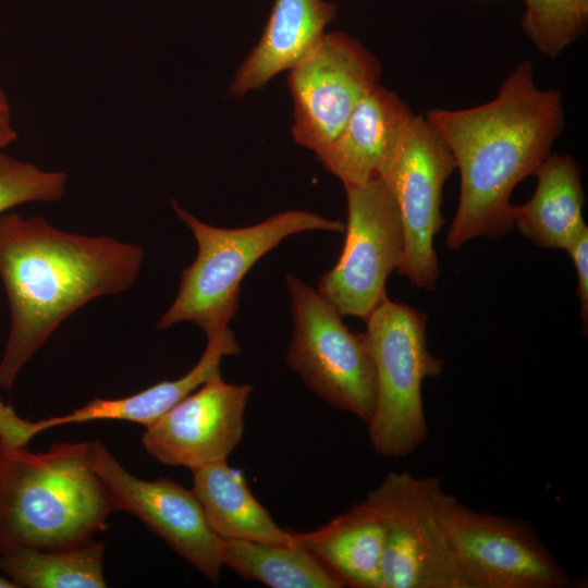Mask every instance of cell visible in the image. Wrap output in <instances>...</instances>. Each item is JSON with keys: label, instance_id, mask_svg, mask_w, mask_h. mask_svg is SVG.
<instances>
[{"label": "cell", "instance_id": "cell-1", "mask_svg": "<svg viewBox=\"0 0 588 588\" xmlns=\"http://www.w3.org/2000/svg\"><path fill=\"white\" fill-rule=\"evenodd\" d=\"M460 172V198L446 236L458 249L476 237L498 238L513 224L511 194L535 175L565 125L562 94L540 89L530 61L518 63L482 105L424 114Z\"/></svg>", "mask_w": 588, "mask_h": 588}, {"label": "cell", "instance_id": "cell-2", "mask_svg": "<svg viewBox=\"0 0 588 588\" xmlns=\"http://www.w3.org/2000/svg\"><path fill=\"white\" fill-rule=\"evenodd\" d=\"M142 247L111 236L62 231L45 218L0 215V278L10 331L0 387L10 391L24 366L69 316L88 302L132 287Z\"/></svg>", "mask_w": 588, "mask_h": 588}, {"label": "cell", "instance_id": "cell-3", "mask_svg": "<svg viewBox=\"0 0 588 588\" xmlns=\"http://www.w3.org/2000/svg\"><path fill=\"white\" fill-rule=\"evenodd\" d=\"M89 453L90 442L34 453L0 439V554L72 547L107 529L115 507Z\"/></svg>", "mask_w": 588, "mask_h": 588}, {"label": "cell", "instance_id": "cell-4", "mask_svg": "<svg viewBox=\"0 0 588 588\" xmlns=\"http://www.w3.org/2000/svg\"><path fill=\"white\" fill-rule=\"evenodd\" d=\"M171 205L192 231L198 249L193 264L182 271L176 296L157 328L163 330L191 321L207 339L229 328L237 313L243 278L282 240L308 230L345 231L340 220L305 210H286L254 225L223 229L200 221L175 200Z\"/></svg>", "mask_w": 588, "mask_h": 588}, {"label": "cell", "instance_id": "cell-5", "mask_svg": "<svg viewBox=\"0 0 588 588\" xmlns=\"http://www.w3.org/2000/svg\"><path fill=\"white\" fill-rule=\"evenodd\" d=\"M365 322L376 376L369 442L381 456L405 457L428 437L421 384L444 362L428 348L427 314L409 305L387 299Z\"/></svg>", "mask_w": 588, "mask_h": 588}, {"label": "cell", "instance_id": "cell-6", "mask_svg": "<svg viewBox=\"0 0 588 588\" xmlns=\"http://www.w3.org/2000/svg\"><path fill=\"white\" fill-rule=\"evenodd\" d=\"M293 316L286 364L307 388L333 409L366 425L376 403V376L366 333H354L317 290L285 275Z\"/></svg>", "mask_w": 588, "mask_h": 588}, {"label": "cell", "instance_id": "cell-7", "mask_svg": "<svg viewBox=\"0 0 588 588\" xmlns=\"http://www.w3.org/2000/svg\"><path fill=\"white\" fill-rule=\"evenodd\" d=\"M441 526L465 588H563L568 575L526 520L442 494Z\"/></svg>", "mask_w": 588, "mask_h": 588}, {"label": "cell", "instance_id": "cell-8", "mask_svg": "<svg viewBox=\"0 0 588 588\" xmlns=\"http://www.w3.org/2000/svg\"><path fill=\"white\" fill-rule=\"evenodd\" d=\"M437 477L390 471L367 498L381 514V588H465L439 518Z\"/></svg>", "mask_w": 588, "mask_h": 588}, {"label": "cell", "instance_id": "cell-9", "mask_svg": "<svg viewBox=\"0 0 588 588\" xmlns=\"http://www.w3.org/2000/svg\"><path fill=\"white\" fill-rule=\"evenodd\" d=\"M345 193L344 247L335 266L319 279L317 291L342 316L366 321L389 299L385 283L403 259V228L382 180L345 185Z\"/></svg>", "mask_w": 588, "mask_h": 588}, {"label": "cell", "instance_id": "cell-10", "mask_svg": "<svg viewBox=\"0 0 588 588\" xmlns=\"http://www.w3.org/2000/svg\"><path fill=\"white\" fill-rule=\"evenodd\" d=\"M454 158L424 114L415 115L381 179L400 213L404 254L397 273L417 289L433 290L439 264L433 238L444 224L440 207Z\"/></svg>", "mask_w": 588, "mask_h": 588}, {"label": "cell", "instance_id": "cell-11", "mask_svg": "<svg viewBox=\"0 0 588 588\" xmlns=\"http://www.w3.org/2000/svg\"><path fill=\"white\" fill-rule=\"evenodd\" d=\"M380 75V62L359 40L326 32L290 70L296 144L316 152L334 140Z\"/></svg>", "mask_w": 588, "mask_h": 588}, {"label": "cell", "instance_id": "cell-12", "mask_svg": "<svg viewBox=\"0 0 588 588\" xmlns=\"http://www.w3.org/2000/svg\"><path fill=\"white\" fill-rule=\"evenodd\" d=\"M89 456L115 511L139 518L203 576L219 581L223 540L209 526L193 490L170 478L145 480L132 475L100 440L90 442Z\"/></svg>", "mask_w": 588, "mask_h": 588}, {"label": "cell", "instance_id": "cell-13", "mask_svg": "<svg viewBox=\"0 0 588 588\" xmlns=\"http://www.w3.org/2000/svg\"><path fill=\"white\" fill-rule=\"evenodd\" d=\"M253 387L206 380L143 433L145 450L159 463L191 470L226 461L241 442Z\"/></svg>", "mask_w": 588, "mask_h": 588}, {"label": "cell", "instance_id": "cell-14", "mask_svg": "<svg viewBox=\"0 0 588 588\" xmlns=\"http://www.w3.org/2000/svg\"><path fill=\"white\" fill-rule=\"evenodd\" d=\"M414 117L395 93L378 83L357 103L336 138L316 151L317 159L344 186L379 181Z\"/></svg>", "mask_w": 588, "mask_h": 588}, {"label": "cell", "instance_id": "cell-15", "mask_svg": "<svg viewBox=\"0 0 588 588\" xmlns=\"http://www.w3.org/2000/svg\"><path fill=\"white\" fill-rule=\"evenodd\" d=\"M336 14V5L326 0H274L262 35L236 71L229 95L243 97L291 70Z\"/></svg>", "mask_w": 588, "mask_h": 588}, {"label": "cell", "instance_id": "cell-16", "mask_svg": "<svg viewBox=\"0 0 588 588\" xmlns=\"http://www.w3.org/2000/svg\"><path fill=\"white\" fill-rule=\"evenodd\" d=\"M292 544L315 555L344 587L381 588L384 524L366 498L310 531H291Z\"/></svg>", "mask_w": 588, "mask_h": 588}, {"label": "cell", "instance_id": "cell-17", "mask_svg": "<svg viewBox=\"0 0 588 588\" xmlns=\"http://www.w3.org/2000/svg\"><path fill=\"white\" fill-rule=\"evenodd\" d=\"M535 176L530 199L513 205V224L540 247L566 249L587 229L580 168L571 155L551 154Z\"/></svg>", "mask_w": 588, "mask_h": 588}, {"label": "cell", "instance_id": "cell-18", "mask_svg": "<svg viewBox=\"0 0 588 588\" xmlns=\"http://www.w3.org/2000/svg\"><path fill=\"white\" fill-rule=\"evenodd\" d=\"M231 353L232 346L228 340L223 338L209 340L199 360L181 378L161 381L120 399H94L62 416L39 421L24 419L22 434L29 441L44 430L91 420H124L147 428L210 377L220 373L221 359Z\"/></svg>", "mask_w": 588, "mask_h": 588}, {"label": "cell", "instance_id": "cell-19", "mask_svg": "<svg viewBox=\"0 0 588 588\" xmlns=\"http://www.w3.org/2000/svg\"><path fill=\"white\" fill-rule=\"evenodd\" d=\"M193 491L211 529L222 540L292 544V534L281 528L250 492L243 475L221 461L192 469Z\"/></svg>", "mask_w": 588, "mask_h": 588}, {"label": "cell", "instance_id": "cell-20", "mask_svg": "<svg viewBox=\"0 0 588 588\" xmlns=\"http://www.w3.org/2000/svg\"><path fill=\"white\" fill-rule=\"evenodd\" d=\"M103 551L95 538L59 549L16 548L0 554V568L17 588H103Z\"/></svg>", "mask_w": 588, "mask_h": 588}, {"label": "cell", "instance_id": "cell-21", "mask_svg": "<svg viewBox=\"0 0 588 588\" xmlns=\"http://www.w3.org/2000/svg\"><path fill=\"white\" fill-rule=\"evenodd\" d=\"M224 566L271 588H342L315 555L295 544L223 540Z\"/></svg>", "mask_w": 588, "mask_h": 588}, {"label": "cell", "instance_id": "cell-22", "mask_svg": "<svg viewBox=\"0 0 588 588\" xmlns=\"http://www.w3.org/2000/svg\"><path fill=\"white\" fill-rule=\"evenodd\" d=\"M522 28L538 51L555 58L588 27V0H523Z\"/></svg>", "mask_w": 588, "mask_h": 588}, {"label": "cell", "instance_id": "cell-23", "mask_svg": "<svg viewBox=\"0 0 588 588\" xmlns=\"http://www.w3.org/2000/svg\"><path fill=\"white\" fill-rule=\"evenodd\" d=\"M63 171H47L0 151V215L32 201H57L66 191Z\"/></svg>", "mask_w": 588, "mask_h": 588}, {"label": "cell", "instance_id": "cell-24", "mask_svg": "<svg viewBox=\"0 0 588 588\" xmlns=\"http://www.w3.org/2000/svg\"><path fill=\"white\" fill-rule=\"evenodd\" d=\"M576 269L578 285L577 294L580 303L583 332L588 329V228L585 229L565 249Z\"/></svg>", "mask_w": 588, "mask_h": 588}, {"label": "cell", "instance_id": "cell-25", "mask_svg": "<svg viewBox=\"0 0 588 588\" xmlns=\"http://www.w3.org/2000/svg\"><path fill=\"white\" fill-rule=\"evenodd\" d=\"M17 138L11 122V110L7 95L0 85V151Z\"/></svg>", "mask_w": 588, "mask_h": 588}, {"label": "cell", "instance_id": "cell-26", "mask_svg": "<svg viewBox=\"0 0 588 588\" xmlns=\"http://www.w3.org/2000/svg\"><path fill=\"white\" fill-rule=\"evenodd\" d=\"M0 588H17V586L11 579L0 576Z\"/></svg>", "mask_w": 588, "mask_h": 588}]
</instances>
